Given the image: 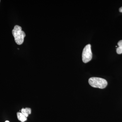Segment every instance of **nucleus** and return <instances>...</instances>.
Listing matches in <instances>:
<instances>
[{"label": "nucleus", "instance_id": "nucleus-5", "mask_svg": "<svg viewBox=\"0 0 122 122\" xmlns=\"http://www.w3.org/2000/svg\"><path fill=\"white\" fill-rule=\"evenodd\" d=\"M17 117L18 120L22 122H24L27 120V117H26L22 113L20 112H17Z\"/></svg>", "mask_w": 122, "mask_h": 122}, {"label": "nucleus", "instance_id": "nucleus-3", "mask_svg": "<svg viewBox=\"0 0 122 122\" xmlns=\"http://www.w3.org/2000/svg\"><path fill=\"white\" fill-rule=\"evenodd\" d=\"M92 57L91 45L90 44H88L85 46L82 51V61L84 63H87L91 60Z\"/></svg>", "mask_w": 122, "mask_h": 122}, {"label": "nucleus", "instance_id": "nucleus-7", "mask_svg": "<svg viewBox=\"0 0 122 122\" xmlns=\"http://www.w3.org/2000/svg\"><path fill=\"white\" fill-rule=\"evenodd\" d=\"M119 11L120 12L122 13V7H120V8H119Z\"/></svg>", "mask_w": 122, "mask_h": 122}, {"label": "nucleus", "instance_id": "nucleus-1", "mask_svg": "<svg viewBox=\"0 0 122 122\" xmlns=\"http://www.w3.org/2000/svg\"><path fill=\"white\" fill-rule=\"evenodd\" d=\"M12 32L16 43L18 45H21L23 44L25 34L22 30L21 27L19 25H15Z\"/></svg>", "mask_w": 122, "mask_h": 122}, {"label": "nucleus", "instance_id": "nucleus-2", "mask_svg": "<svg viewBox=\"0 0 122 122\" xmlns=\"http://www.w3.org/2000/svg\"><path fill=\"white\" fill-rule=\"evenodd\" d=\"M89 83L92 87L104 89L107 86V82L106 80L101 78L92 77L89 80Z\"/></svg>", "mask_w": 122, "mask_h": 122}, {"label": "nucleus", "instance_id": "nucleus-8", "mask_svg": "<svg viewBox=\"0 0 122 122\" xmlns=\"http://www.w3.org/2000/svg\"><path fill=\"white\" fill-rule=\"evenodd\" d=\"M5 122H9V121H5Z\"/></svg>", "mask_w": 122, "mask_h": 122}, {"label": "nucleus", "instance_id": "nucleus-6", "mask_svg": "<svg viewBox=\"0 0 122 122\" xmlns=\"http://www.w3.org/2000/svg\"><path fill=\"white\" fill-rule=\"evenodd\" d=\"M117 47L116 49V52L118 54H121L122 53V40H120L118 43Z\"/></svg>", "mask_w": 122, "mask_h": 122}, {"label": "nucleus", "instance_id": "nucleus-4", "mask_svg": "<svg viewBox=\"0 0 122 122\" xmlns=\"http://www.w3.org/2000/svg\"><path fill=\"white\" fill-rule=\"evenodd\" d=\"M21 113H22L26 117H27L29 115L31 114V110L30 108L28 107H26L25 109L23 108L21 109Z\"/></svg>", "mask_w": 122, "mask_h": 122}]
</instances>
